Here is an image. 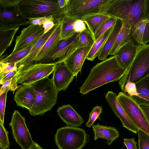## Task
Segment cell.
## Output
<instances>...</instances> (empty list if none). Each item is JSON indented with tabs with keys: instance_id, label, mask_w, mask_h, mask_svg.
I'll return each mask as SVG.
<instances>
[{
	"instance_id": "f6af8a7d",
	"label": "cell",
	"mask_w": 149,
	"mask_h": 149,
	"mask_svg": "<svg viewBox=\"0 0 149 149\" xmlns=\"http://www.w3.org/2000/svg\"><path fill=\"white\" fill-rule=\"evenodd\" d=\"M123 143L127 149H138L137 143L134 138L131 139H124Z\"/></svg>"
},
{
	"instance_id": "8fae6325",
	"label": "cell",
	"mask_w": 149,
	"mask_h": 149,
	"mask_svg": "<svg viewBox=\"0 0 149 149\" xmlns=\"http://www.w3.org/2000/svg\"><path fill=\"white\" fill-rule=\"evenodd\" d=\"M80 33H76L70 38L60 41L56 49L39 63H47L50 60L59 58L58 63L63 62L77 47Z\"/></svg>"
},
{
	"instance_id": "7c38bea8",
	"label": "cell",
	"mask_w": 149,
	"mask_h": 149,
	"mask_svg": "<svg viewBox=\"0 0 149 149\" xmlns=\"http://www.w3.org/2000/svg\"><path fill=\"white\" fill-rule=\"evenodd\" d=\"M44 34L42 26L30 24L23 29L20 34L16 37L15 47L10 55L36 44Z\"/></svg>"
},
{
	"instance_id": "f907efd6",
	"label": "cell",
	"mask_w": 149,
	"mask_h": 149,
	"mask_svg": "<svg viewBox=\"0 0 149 149\" xmlns=\"http://www.w3.org/2000/svg\"><path fill=\"white\" fill-rule=\"evenodd\" d=\"M0 149H6L0 144Z\"/></svg>"
},
{
	"instance_id": "e0dca14e",
	"label": "cell",
	"mask_w": 149,
	"mask_h": 149,
	"mask_svg": "<svg viewBox=\"0 0 149 149\" xmlns=\"http://www.w3.org/2000/svg\"><path fill=\"white\" fill-rule=\"evenodd\" d=\"M138 45L134 40L130 41L115 53L114 55L120 67L127 69L136 56Z\"/></svg>"
},
{
	"instance_id": "e575fe53",
	"label": "cell",
	"mask_w": 149,
	"mask_h": 149,
	"mask_svg": "<svg viewBox=\"0 0 149 149\" xmlns=\"http://www.w3.org/2000/svg\"><path fill=\"white\" fill-rule=\"evenodd\" d=\"M18 88L16 76L3 84L0 88V95L4 93L6 91H14Z\"/></svg>"
},
{
	"instance_id": "ffe728a7",
	"label": "cell",
	"mask_w": 149,
	"mask_h": 149,
	"mask_svg": "<svg viewBox=\"0 0 149 149\" xmlns=\"http://www.w3.org/2000/svg\"><path fill=\"white\" fill-rule=\"evenodd\" d=\"M57 111L67 126L79 127L84 123L82 117L70 104L64 105L59 107Z\"/></svg>"
},
{
	"instance_id": "7dc6e473",
	"label": "cell",
	"mask_w": 149,
	"mask_h": 149,
	"mask_svg": "<svg viewBox=\"0 0 149 149\" xmlns=\"http://www.w3.org/2000/svg\"><path fill=\"white\" fill-rule=\"evenodd\" d=\"M69 0H58L60 7L62 8H66Z\"/></svg>"
},
{
	"instance_id": "ba28073f",
	"label": "cell",
	"mask_w": 149,
	"mask_h": 149,
	"mask_svg": "<svg viewBox=\"0 0 149 149\" xmlns=\"http://www.w3.org/2000/svg\"><path fill=\"white\" fill-rule=\"evenodd\" d=\"M117 99L134 123L149 135V120L141 106L127 94L120 92Z\"/></svg>"
},
{
	"instance_id": "f1b7e54d",
	"label": "cell",
	"mask_w": 149,
	"mask_h": 149,
	"mask_svg": "<svg viewBox=\"0 0 149 149\" xmlns=\"http://www.w3.org/2000/svg\"><path fill=\"white\" fill-rule=\"evenodd\" d=\"M113 28L108 30L95 40L91 47L86 59L93 61L96 57L98 56L101 49L112 31Z\"/></svg>"
},
{
	"instance_id": "836d02e7",
	"label": "cell",
	"mask_w": 149,
	"mask_h": 149,
	"mask_svg": "<svg viewBox=\"0 0 149 149\" xmlns=\"http://www.w3.org/2000/svg\"><path fill=\"white\" fill-rule=\"evenodd\" d=\"M102 112V107L101 106L97 105L94 107L89 114L88 119L86 124V126L89 127L92 126Z\"/></svg>"
},
{
	"instance_id": "60d3db41",
	"label": "cell",
	"mask_w": 149,
	"mask_h": 149,
	"mask_svg": "<svg viewBox=\"0 0 149 149\" xmlns=\"http://www.w3.org/2000/svg\"><path fill=\"white\" fill-rule=\"evenodd\" d=\"M17 68L15 63L0 62V75L13 71H17Z\"/></svg>"
},
{
	"instance_id": "6da1fadb",
	"label": "cell",
	"mask_w": 149,
	"mask_h": 149,
	"mask_svg": "<svg viewBox=\"0 0 149 149\" xmlns=\"http://www.w3.org/2000/svg\"><path fill=\"white\" fill-rule=\"evenodd\" d=\"M102 14L126 21L132 31L140 22L149 21V0H111Z\"/></svg>"
},
{
	"instance_id": "ab89813d",
	"label": "cell",
	"mask_w": 149,
	"mask_h": 149,
	"mask_svg": "<svg viewBox=\"0 0 149 149\" xmlns=\"http://www.w3.org/2000/svg\"><path fill=\"white\" fill-rule=\"evenodd\" d=\"M8 91L0 95V122L4 123V116L6 107V102Z\"/></svg>"
},
{
	"instance_id": "2e32d148",
	"label": "cell",
	"mask_w": 149,
	"mask_h": 149,
	"mask_svg": "<svg viewBox=\"0 0 149 149\" xmlns=\"http://www.w3.org/2000/svg\"><path fill=\"white\" fill-rule=\"evenodd\" d=\"M60 23L56 24L51 29L44 34L32 48L27 55L15 63L17 68V72L33 64L35 58L46 41L54 32Z\"/></svg>"
},
{
	"instance_id": "b9f144b4",
	"label": "cell",
	"mask_w": 149,
	"mask_h": 149,
	"mask_svg": "<svg viewBox=\"0 0 149 149\" xmlns=\"http://www.w3.org/2000/svg\"><path fill=\"white\" fill-rule=\"evenodd\" d=\"M17 72L16 70L10 72L0 75V84H3L16 76Z\"/></svg>"
},
{
	"instance_id": "9a60e30c",
	"label": "cell",
	"mask_w": 149,
	"mask_h": 149,
	"mask_svg": "<svg viewBox=\"0 0 149 149\" xmlns=\"http://www.w3.org/2000/svg\"><path fill=\"white\" fill-rule=\"evenodd\" d=\"M52 73L53 86L58 92L65 90L75 76L64 62L57 63Z\"/></svg>"
},
{
	"instance_id": "7a4b0ae2",
	"label": "cell",
	"mask_w": 149,
	"mask_h": 149,
	"mask_svg": "<svg viewBox=\"0 0 149 149\" xmlns=\"http://www.w3.org/2000/svg\"><path fill=\"white\" fill-rule=\"evenodd\" d=\"M126 71L118 65L115 56L107 58L91 69L79 93L86 95L106 84L119 80Z\"/></svg>"
},
{
	"instance_id": "44dd1931",
	"label": "cell",
	"mask_w": 149,
	"mask_h": 149,
	"mask_svg": "<svg viewBox=\"0 0 149 149\" xmlns=\"http://www.w3.org/2000/svg\"><path fill=\"white\" fill-rule=\"evenodd\" d=\"M61 24L60 23L54 32L46 41L35 58L34 60L35 64L39 63L57 47L61 41Z\"/></svg>"
},
{
	"instance_id": "3957f363",
	"label": "cell",
	"mask_w": 149,
	"mask_h": 149,
	"mask_svg": "<svg viewBox=\"0 0 149 149\" xmlns=\"http://www.w3.org/2000/svg\"><path fill=\"white\" fill-rule=\"evenodd\" d=\"M18 7L26 19L52 16L57 22L65 16L66 8H61L58 0H20Z\"/></svg>"
},
{
	"instance_id": "277c9868",
	"label": "cell",
	"mask_w": 149,
	"mask_h": 149,
	"mask_svg": "<svg viewBox=\"0 0 149 149\" xmlns=\"http://www.w3.org/2000/svg\"><path fill=\"white\" fill-rule=\"evenodd\" d=\"M36 97L32 107L29 110L33 116L42 115L51 110L56 103L58 92L53 86L52 79L48 77L32 84Z\"/></svg>"
},
{
	"instance_id": "bcb514c9",
	"label": "cell",
	"mask_w": 149,
	"mask_h": 149,
	"mask_svg": "<svg viewBox=\"0 0 149 149\" xmlns=\"http://www.w3.org/2000/svg\"><path fill=\"white\" fill-rule=\"evenodd\" d=\"M58 23H56L54 22L51 20L45 22L42 25L44 28V34L49 31Z\"/></svg>"
},
{
	"instance_id": "681fc988",
	"label": "cell",
	"mask_w": 149,
	"mask_h": 149,
	"mask_svg": "<svg viewBox=\"0 0 149 149\" xmlns=\"http://www.w3.org/2000/svg\"><path fill=\"white\" fill-rule=\"evenodd\" d=\"M28 149H43L40 145L34 142L32 146Z\"/></svg>"
},
{
	"instance_id": "f546056e",
	"label": "cell",
	"mask_w": 149,
	"mask_h": 149,
	"mask_svg": "<svg viewBox=\"0 0 149 149\" xmlns=\"http://www.w3.org/2000/svg\"><path fill=\"white\" fill-rule=\"evenodd\" d=\"M77 19L65 15L62 19L60 22L61 24V40L67 39L76 33L74 24Z\"/></svg>"
},
{
	"instance_id": "52a82bcc",
	"label": "cell",
	"mask_w": 149,
	"mask_h": 149,
	"mask_svg": "<svg viewBox=\"0 0 149 149\" xmlns=\"http://www.w3.org/2000/svg\"><path fill=\"white\" fill-rule=\"evenodd\" d=\"M111 0H69L65 15L81 19L87 16L102 14Z\"/></svg>"
},
{
	"instance_id": "c3c4849f",
	"label": "cell",
	"mask_w": 149,
	"mask_h": 149,
	"mask_svg": "<svg viewBox=\"0 0 149 149\" xmlns=\"http://www.w3.org/2000/svg\"><path fill=\"white\" fill-rule=\"evenodd\" d=\"M141 106L147 118L149 120V107L144 106Z\"/></svg>"
},
{
	"instance_id": "30bf717a",
	"label": "cell",
	"mask_w": 149,
	"mask_h": 149,
	"mask_svg": "<svg viewBox=\"0 0 149 149\" xmlns=\"http://www.w3.org/2000/svg\"><path fill=\"white\" fill-rule=\"evenodd\" d=\"M9 125L11 127L13 136L22 149H28L34 141L26 126L25 118L19 111L15 110Z\"/></svg>"
},
{
	"instance_id": "5b68a950",
	"label": "cell",
	"mask_w": 149,
	"mask_h": 149,
	"mask_svg": "<svg viewBox=\"0 0 149 149\" xmlns=\"http://www.w3.org/2000/svg\"><path fill=\"white\" fill-rule=\"evenodd\" d=\"M149 75V44L138 45L136 56L118 84L123 91L128 81L136 83Z\"/></svg>"
},
{
	"instance_id": "7402d4cb",
	"label": "cell",
	"mask_w": 149,
	"mask_h": 149,
	"mask_svg": "<svg viewBox=\"0 0 149 149\" xmlns=\"http://www.w3.org/2000/svg\"><path fill=\"white\" fill-rule=\"evenodd\" d=\"M94 132V139L102 138L107 140L108 145L111 144L119 136L118 131L115 127L100 125L97 123L92 126Z\"/></svg>"
},
{
	"instance_id": "5bb4252c",
	"label": "cell",
	"mask_w": 149,
	"mask_h": 149,
	"mask_svg": "<svg viewBox=\"0 0 149 149\" xmlns=\"http://www.w3.org/2000/svg\"><path fill=\"white\" fill-rule=\"evenodd\" d=\"M105 97L109 107L121 121L123 126L135 134L138 129L130 119L117 99L116 94L109 91L105 94Z\"/></svg>"
},
{
	"instance_id": "cb8c5ba5",
	"label": "cell",
	"mask_w": 149,
	"mask_h": 149,
	"mask_svg": "<svg viewBox=\"0 0 149 149\" xmlns=\"http://www.w3.org/2000/svg\"><path fill=\"white\" fill-rule=\"evenodd\" d=\"M122 25L121 20L118 19L101 50L98 56L99 60H104L106 59L109 55L117 36L122 28Z\"/></svg>"
},
{
	"instance_id": "74e56055",
	"label": "cell",
	"mask_w": 149,
	"mask_h": 149,
	"mask_svg": "<svg viewBox=\"0 0 149 149\" xmlns=\"http://www.w3.org/2000/svg\"><path fill=\"white\" fill-rule=\"evenodd\" d=\"M49 20L53 21L56 23H59L57 22L52 16L29 18L27 22L31 25L42 26L45 22Z\"/></svg>"
},
{
	"instance_id": "f35d334b",
	"label": "cell",
	"mask_w": 149,
	"mask_h": 149,
	"mask_svg": "<svg viewBox=\"0 0 149 149\" xmlns=\"http://www.w3.org/2000/svg\"><path fill=\"white\" fill-rule=\"evenodd\" d=\"M123 91L131 97L138 96L136 83L130 81L126 84Z\"/></svg>"
},
{
	"instance_id": "4316f807",
	"label": "cell",
	"mask_w": 149,
	"mask_h": 149,
	"mask_svg": "<svg viewBox=\"0 0 149 149\" xmlns=\"http://www.w3.org/2000/svg\"><path fill=\"white\" fill-rule=\"evenodd\" d=\"M110 17L103 14H97L87 16L82 18L81 20L86 23L94 36L102 24Z\"/></svg>"
},
{
	"instance_id": "d590c367",
	"label": "cell",
	"mask_w": 149,
	"mask_h": 149,
	"mask_svg": "<svg viewBox=\"0 0 149 149\" xmlns=\"http://www.w3.org/2000/svg\"><path fill=\"white\" fill-rule=\"evenodd\" d=\"M139 149H149V135L140 129H138Z\"/></svg>"
},
{
	"instance_id": "1f68e13d",
	"label": "cell",
	"mask_w": 149,
	"mask_h": 149,
	"mask_svg": "<svg viewBox=\"0 0 149 149\" xmlns=\"http://www.w3.org/2000/svg\"><path fill=\"white\" fill-rule=\"evenodd\" d=\"M95 41L94 36L87 26L80 33L77 49L85 47H92Z\"/></svg>"
},
{
	"instance_id": "8d00e7d4",
	"label": "cell",
	"mask_w": 149,
	"mask_h": 149,
	"mask_svg": "<svg viewBox=\"0 0 149 149\" xmlns=\"http://www.w3.org/2000/svg\"><path fill=\"white\" fill-rule=\"evenodd\" d=\"M8 132L4 127L3 124L0 123V144L5 148H9L10 143L8 139Z\"/></svg>"
},
{
	"instance_id": "4fadbf2b",
	"label": "cell",
	"mask_w": 149,
	"mask_h": 149,
	"mask_svg": "<svg viewBox=\"0 0 149 149\" xmlns=\"http://www.w3.org/2000/svg\"><path fill=\"white\" fill-rule=\"evenodd\" d=\"M29 24L18 7H0V30L16 28Z\"/></svg>"
},
{
	"instance_id": "ee69618b",
	"label": "cell",
	"mask_w": 149,
	"mask_h": 149,
	"mask_svg": "<svg viewBox=\"0 0 149 149\" xmlns=\"http://www.w3.org/2000/svg\"><path fill=\"white\" fill-rule=\"evenodd\" d=\"M87 26L86 23L81 19H77L74 24V27L76 33H81L85 29Z\"/></svg>"
},
{
	"instance_id": "d6986e66",
	"label": "cell",
	"mask_w": 149,
	"mask_h": 149,
	"mask_svg": "<svg viewBox=\"0 0 149 149\" xmlns=\"http://www.w3.org/2000/svg\"><path fill=\"white\" fill-rule=\"evenodd\" d=\"M91 47H85L76 49L63 62L74 76L81 70L84 62Z\"/></svg>"
},
{
	"instance_id": "ac0fdd59",
	"label": "cell",
	"mask_w": 149,
	"mask_h": 149,
	"mask_svg": "<svg viewBox=\"0 0 149 149\" xmlns=\"http://www.w3.org/2000/svg\"><path fill=\"white\" fill-rule=\"evenodd\" d=\"M14 99L17 105L29 110L32 107L35 100V90L32 84L18 86Z\"/></svg>"
},
{
	"instance_id": "9c48e42d",
	"label": "cell",
	"mask_w": 149,
	"mask_h": 149,
	"mask_svg": "<svg viewBox=\"0 0 149 149\" xmlns=\"http://www.w3.org/2000/svg\"><path fill=\"white\" fill-rule=\"evenodd\" d=\"M57 63H37L25 68L17 72V84H29L48 77L53 72Z\"/></svg>"
},
{
	"instance_id": "d6a6232c",
	"label": "cell",
	"mask_w": 149,
	"mask_h": 149,
	"mask_svg": "<svg viewBox=\"0 0 149 149\" xmlns=\"http://www.w3.org/2000/svg\"><path fill=\"white\" fill-rule=\"evenodd\" d=\"M118 19L115 17H110L107 19L96 32L94 36L95 40L108 30L113 27Z\"/></svg>"
},
{
	"instance_id": "484cf974",
	"label": "cell",
	"mask_w": 149,
	"mask_h": 149,
	"mask_svg": "<svg viewBox=\"0 0 149 149\" xmlns=\"http://www.w3.org/2000/svg\"><path fill=\"white\" fill-rule=\"evenodd\" d=\"M134 40L140 45L149 42V21L144 20L139 22L132 30Z\"/></svg>"
},
{
	"instance_id": "d4e9b609",
	"label": "cell",
	"mask_w": 149,
	"mask_h": 149,
	"mask_svg": "<svg viewBox=\"0 0 149 149\" xmlns=\"http://www.w3.org/2000/svg\"><path fill=\"white\" fill-rule=\"evenodd\" d=\"M136 84L138 96L132 97L140 106L149 107V75Z\"/></svg>"
},
{
	"instance_id": "4dcf8cb0",
	"label": "cell",
	"mask_w": 149,
	"mask_h": 149,
	"mask_svg": "<svg viewBox=\"0 0 149 149\" xmlns=\"http://www.w3.org/2000/svg\"><path fill=\"white\" fill-rule=\"evenodd\" d=\"M35 45H31L19 51L12 55L2 56L0 57V62L15 64L27 55L31 49Z\"/></svg>"
},
{
	"instance_id": "8992f818",
	"label": "cell",
	"mask_w": 149,
	"mask_h": 149,
	"mask_svg": "<svg viewBox=\"0 0 149 149\" xmlns=\"http://www.w3.org/2000/svg\"><path fill=\"white\" fill-rule=\"evenodd\" d=\"M88 138V135L83 129L67 126L57 130L54 139L59 149H81Z\"/></svg>"
},
{
	"instance_id": "603a6c76",
	"label": "cell",
	"mask_w": 149,
	"mask_h": 149,
	"mask_svg": "<svg viewBox=\"0 0 149 149\" xmlns=\"http://www.w3.org/2000/svg\"><path fill=\"white\" fill-rule=\"evenodd\" d=\"M122 27L118 33L114 44L110 52L109 55H114L123 45L129 41L134 40L130 24L126 21L121 20Z\"/></svg>"
},
{
	"instance_id": "83f0119b",
	"label": "cell",
	"mask_w": 149,
	"mask_h": 149,
	"mask_svg": "<svg viewBox=\"0 0 149 149\" xmlns=\"http://www.w3.org/2000/svg\"><path fill=\"white\" fill-rule=\"evenodd\" d=\"M19 28L0 30V57L11 45Z\"/></svg>"
},
{
	"instance_id": "7bdbcfd3",
	"label": "cell",
	"mask_w": 149,
	"mask_h": 149,
	"mask_svg": "<svg viewBox=\"0 0 149 149\" xmlns=\"http://www.w3.org/2000/svg\"><path fill=\"white\" fill-rule=\"evenodd\" d=\"M20 0H0V7L12 8L17 6Z\"/></svg>"
}]
</instances>
